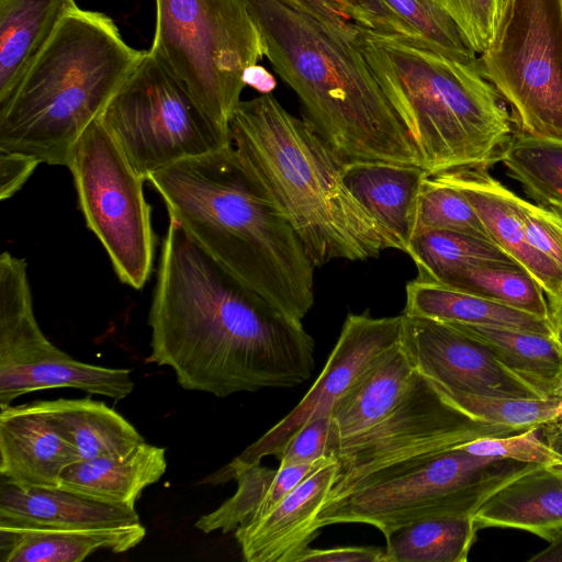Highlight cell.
Here are the masks:
<instances>
[{
	"instance_id": "6da1fadb",
	"label": "cell",
	"mask_w": 562,
	"mask_h": 562,
	"mask_svg": "<svg viewBox=\"0 0 562 562\" xmlns=\"http://www.w3.org/2000/svg\"><path fill=\"white\" fill-rule=\"evenodd\" d=\"M148 324L146 362L171 368L184 390L226 397L292 387L315 368L314 340L303 324L241 283L172 218Z\"/></svg>"
},
{
	"instance_id": "7a4b0ae2",
	"label": "cell",
	"mask_w": 562,
	"mask_h": 562,
	"mask_svg": "<svg viewBox=\"0 0 562 562\" xmlns=\"http://www.w3.org/2000/svg\"><path fill=\"white\" fill-rule=\"evenodd\" d=\"M169 218L241 283L302 323L314 304V265L232 145L151 173Z\"/></svg>"
},
{
	"instance_id": "3957f363",
	"label": "cell",
	"mask_w": 562,
	"mask_h": 562,
	"mask_svg": "<svg viewBox=\"0 0 562 562\" xmlns=\"http://www.w3.org/2000/svg\"><path fill=\"white\" fill-rule=\"evenodd\" d=\"M229 136L240 164L291 225L314 267L401 250L346 186V161L271 93L239 102Z\"/></svg>"
},
{
	"instance_id": "277c9868",
	"label": "cell",
	"mask_w": 562,
	"mask_h": 562,
	"mask_svg": "<svg viewBox=\"0 0 562 562\" xmlns=\"http://www.w3.org/2000/svg\"><path fill=\"white\" fill-rule=\"evenodd\" d=\"M276 72L345 160L422 167L417 148L375 80L352 23L339 26L279 0H243ZM423 168V167H422Z\"/></svg>"
},
{
	"instance_id": "5b68a950",
	"label": "cell",
	"mask_w": 562,
	"mask_h": 562,
	"mask_svg": "<svg viewBox=\"0 0 562 562\" xmlns=\"http://www.w3.org/2000/svg\"><path fill=\"white\" fill-rule=\"evenodd\" d=\"M357 43L429 176L488 169L514 125L479 64L353 24ZM479 60V59H477Z\"/></svg>"
},
{
	"instance_id": "8992f818",
	"label": "cell",
	"mask_w": 562,
	"mask_h": 562,
	"mask_svg": "<svg viewBox=\"0 0 562 562\" xmlns=\"http://www.w3.org/2000/svg\"><path fill=\"white\" fill-rule=\"evenodd\" d=\"M146 53L106 14L75 8L0 105V148L67 167L79 136Z\"/></svg>"
},
{
	"instance_id": "52a82bcc",
	"label": "cell",
	"mask_w": 562,
	"mask_h": 562,
	"mask_svg": "<svg viewBox=\"0 0 562 562\" xmlns=\"http://www.w3.org/2000/svg\"><path fill=\"white\" fill-rule=\"evenodd\" d=\"M149 52L224 130L245 88L244 70L265 56L243 0H155Z\"/></svg>"
},
{
	"instance_id": "ba28073f",
	"label": "cell",
	"mask_w": 562,
	"mask_h": 562,
	"mask_svg": "<svg viewBox=\"0 0 562 562\" xmlns=\"http://www.w3.org/2000/svg\"><path fill=\"white\" fill-rule=\"evenodd\" d=\"M535 465L481 457L458 447L326 502L316 524L319 529L333 524H368L386 537L422 519L473 515L488 495Z\"/></svg>"
},
{
	"instance_id": "9c48e42d",
	"label": "cell",
	"mask_w": 562,
	"mask_h": 562,
	"mask_svg": "<svg viewBox=\"0 0 562 562\" xmlns=\"http://www.w3.org/2000/svg\"><path fill=\"white\" fill-rule=\"evenodd\" d=\"M520 432L465 413L417 370L395 407L376 425L336 441L338 471L327 502L348 491L401 473L468 442Z\"/></svg>"
},
{
	"instance_id": "30bf717a",
	"label": "cell",
	"mask_w": 562,
	"mask_h": 562,
	"mask_svg": "<svg viewBox=\"0 0 562 562\" xmlns=\"http://www.w3.org/2000/svg\"><path fill=\"white\" fill-rule=\"evenodd\" d=\"M99 120L146 180L170 165L232 145L229 132L149 50Z\"/></svg>"
},
{
	"instance_id": "8fae6325",
	"label": "cell",
	"mask_w": 562,
	"mask_h": 562,
	"mask_svg": "<svg viewBox=\"0 0 562 562\" xmlns=\"http://www.w3.org/2000/svg\"><path fill=\"white\" fill-rule=\"evenodd\" d=\"M477 64L515 131L562 140V0H506Z\"/></svg>"
},
{
	"instance_id": "7c38bea8",
	"label": "cell",
	"mask_w": 562,
	"mask_h": 562,
	"mask_svg": "<svg viewBox=\"0 0 562 562\" xmlns=\"http://www.w3.org/2000/svg\"><path fill=\"white\" fill-rule=\"evenodd\" d=\"M79 207L105 249L119 279L140 290L154 263L156 237L145 178L95 119L79 136L68 159Z\"/></svg>"
},
{
	"instance_id": "4fadbf2b",
	"label": "cell",
	"mask_w": 562,
	"mask_h": 562,
	"mask_svg": "<svg viewBox=\"0 0 562 562\" xmlns=\"http://www.w3.org/2000/svg\"><path fill=\"white\" fill-rule=\"evenodd\" d=\"M403 316L372 317L349 314L321 374L280 422L205 482L221 484L268 456H279L291 437L308 420L330 415L335 403L392 348L401 344Z\"/></svg>"
},
{
	"instance_id": "5bb4252c",
	"label": "cell",
	"mask_w": 562,
	"mask_h": 562,
	"mask_svg": "<svg viewBox=\"0 0 562 562\" xmlns=\"http://www.w3.org/2000/svg\"><path fill=\"white\" fill-rule=\"evenodd\" d=\"M402 316L403 347L416 370L442 389L485 396L543 397L486 346L452 325Z\"/></svg>"
},
{
	"instance_id": "9a60e30c",
	"label": "cell",
	"mask_w": 562,
	"mask_h": 562,
	"mask_svg": "<svg viewBox=\"0 0 562 562\" xmlns=\"http://www.w3.org/2000/svg\"><path fill=\"white\" fill-rule=\"evenodd\" d=\"M334 457L261 517L238 526L234 536L247 562H295L319 528L316 520L337 476Z\"/></svg>"
},
{
	"instance_id": "2e32d148",
	"label": "cell",
	"mask_w": 562,
	"mask_h": 562,
	"mask_svg": "<svg viewBox=\"0 0 562 562\" xmlns=\"http://www.w3.org/2000/svg\"><path fill=\"white\" fill-rule=\"evenodd\" d=\"M0 409L1 479L20 487L59 486L63 471L81 459L43 402Z\"/></svg>"
},
{
	"instance_id": "e0dca14e",
	"label": "cell",
	"mask_w": 562,
	"mask_h": 562,
	"mask_svg": "<svg viewBox=\"0 0 562 562\" xmlns=\"http://www.w3.org/2000/svg\"><path fill=\"white\" fill-rule=\"evenodd\" d=\"M459 190L471 203L493 243L527 270L547 297L562 292V270L528 241L510 200V190L487 169L462 168L430 176Z\"/></svg>"
},
{
	"instance_id": "ac0fdd59",
	"label": "cell",
	"mask_w": 562,
	"mask_h": 562,
	"mask_svg": "<svg viewBox=\"0 0 562 562\" xmlns=\"http://www.w3.org/2000/svg\"><path fill=\"white\" fill-rule=\"evenodd\" d=\"M140 522L135 508L110 504L61 486L0 483V524L49 528H105Z\"/></svg>"
},
{
	"instance_id": "d6986e66",
	"label": "cell",
	"mask_w": 562,
	"mask_h": 562,
	"mask_svg": "<svg viewBox=\"0 0 562 562\" xmlns=\"http://www.w3.org/2000/svg\"><path fill=\"white\" fill-rule=\"evenodd\" d=\"M65 355L38 326L25 260L3 251L0 256V381L50 364Z\"/></svg>"
},
{
	"instance_id": "ffe728a7",
	"label": "cell",
	"mask_w": 562,
	"mask_h": 562,
	"mask_svg": "<svg viewBox=\"0 0 562 562\" xmlns=\"http://www.w3.org/2000/svg\"><path fill=\"white\" fill-rule=\"evenodd\" d=\"M479 528L529 531L548 542L562 531V465H535L488 495L473 514Z\"/></svg>"
},
{
	"instance_id": "44dd1931",
	"label": "cell",
	"mask_w": 562,
	"mask_h": 562,
	"mask_svg": "<svg viewBox=\"0 0 562 562\" xmlns=\"http://www.w3.org/2000/svg\"><path fill=\"white\" fill-rule=\"evenodd\" d=\"M428 172L386 161H346L344 180L353 196L406 252L415 234L418 199Z\"/></svg>"
},
{
	"instance_id": "7402d4cb",
	"label": "cell",
	"mask_w": 562,
	"mask_h": 562,
	"mask_svg": "<svg viewBox=\"0 0 562 562\" xmlns=\"http://www.w3.org/2000/svg\"><path fill=\"white\" fill-rule=\"evenodd\" d=\"M138 522L105 528H49L0 524L2 562H81L98 550L126 552L145 538Z\"/></svg>"
},
{
	"instance_id": "603a6c76",
	"label": "cell",
	"mask_w": 562,
	"mask_h": 562,
	"mask_svg": "<svg viewBox=\"0 0 562 562\" xmlns=\"http://www.w3.org/2000/svg\"><path fill=\"white\" fill-rule=\"evenodd\" d=\"M415 372L401 341L333 406L330 450L336 441L359 435L381 422L402 398Z\"/></svg>"
},
{
	"instance_id": "cb8c5ba5",
	"label": "cell",
	"mask_w": 562,
	"mask_h": 562,
	"mask_svg": "<svg viewBox=\"0 0 562 562\" xmlns=\"http://www.w3.org/2000/svg\"><path fill=\"white\" fill-rule=\"evenodd\" d=\"M166 470V449L145 441L122 458L99 457L70 464L63 471L59 486L135 508L143 490L159 481Z\"/></svg>"
},
{
	"instance_id": "d4e9b609",
	"label": "cell",
	"mask_w": 562,
	"mask_h": 562,
	"mask_svg": "<svg viewBox=\"0 0 562 562\" xmlns=\"http://www.w3.org/2000/svg\"><path fill=\"white\" fill-rule=\"evenodd\" d=\"M77 7L76 0H0V105Z\"/></svg>"
},
{
	"instance_id": "484cf974",
	"label": "cell",
	"mask_w": 562,
	"mask_h": 562,
	"mask_svg": "<svg viewBox=\"0 0 562 562\" xmlns=\"http://www.w3.org/2000/svg\"><path fill=\"white\" fill-rule=\"evenodd\" d=\"M403 313L443 323L506 327L551 336L546 318L417 277L406 285Z\"/></svg>"
},
{
	"instance_id": "4316f807",
	"label": "cell",
	"mask_w": 562,
	"mask_h": 562,
	"mask_svg": "<svg viewBox=\"0 0 562 562\" xmlns=\"http://www.w3.org/2000/svg\"><path fill=\"white\" fill-rule=\"evenodd\" d=\"M458 61L473 64L476 52L452 18L431 0H370V26Z\"/></svg>"
},
{
	"instance_id": "83f0119b",
	"label": "cell",
	"mask_w": 562,
	"mask_h": 562,
	"mask_svg": "<svg viewBox=\"0 0 562 562\" xmlns=\"http://www.w3.org/2000/svg\"><path fill=\"white\" fill-rule=\"evenodd\" d=\"M42 402L81 460L122 458L145 442L128 420L103 402L90 397Z\"/></svg>"
},
{
	"instance_id": "f1b7e54d",
	"label": "cell",
	"mask_w": 562,
	"mask_h": 562,
	"mask_svg": "<svg viewBox=\"0 0 562 562\" xmlns=\"http://www.w3.org/2000/svg\"><path fill=\"white\" fill-rule=\"evenodd\" d=\"M486 346L510 371L543 397H562V352L550 335L448 323Z\"/></svg>"
},
{
	"instance_id": "f546056e",
	"label": "cell",
	"mask_w": 562,
	"mask_h": 562,
	"mask_svg": "<svg viewBox=\"0 0 562 562\" xmlns=\"http://www.w3.org/2000/svg\"><path fill=\"white\" fill-rule=\"evenodd\" d=\"M479 527L470 514L435 516L389 533L386 562H465Z\"/></svg>"
},
{
	"instance_id": "4dcf8cb0",
	"label": "cell",
	"mask_w": 562,
	"mask_h": 562,
	"mask_svg": "<svg viewBox=\"0 0 562 562\" xmlns=\"http://www.w3.org/2000/svg\"><path fill=\"white\" fill-rule=\"evenodd\" d=\"M70 387L114 401L132 393L134 383L130 369L106 368L74 359L69 355L40 369L30 370L0 382V408L31 392Z\"/></svg>"
},
{
	"instance_id": "1f68e13d",
	"label": "cell",
	"mask_w": 562,
	"mask_h": 562,
	"mask_svg": "<svg viewBox=\"0 0 562 562\" xmlns=\"http://www.w3.org/2000/svg\"><path fill=\"white\" fill-rule=\"evenodd\" d=\"M406 254L417 267V278L438 282L468 267L519 266L490 240L448 231L415 234Z\"/></svg>"
},
{
	"instance_id": "d6a6232c",
	"label": "cell",
	"mask_w": 562,
	"mask_h": 562,
	"mask_svg": "<svg viewBox=\"0 0 562 562\" xmlns=\"http://www.w3.org/2000/svg\"><path fill=\"white\" fill-rule=\"evenodd\" d=\"M499 161L539 205L562 212V140L513 132Z\"/></svg>"
},
{
	"instance_id": "836d02e7",
	"label": "cell",
	"mask_w": 562,
	"mask_h": 562,
	"mask_svg": "<svg viewBox=\"0 0 562 562\" xmlns=\"http://www.w3.org/2000/svg\"><path fill=\"white\" fill-rule=\"evenodd\" d=\"M441 283L548 319V303L538 281L520 266L468 267Z\"/></svg>"
},
{
	"instance_id": "e575fe53",
	"label": "cell",
	"mask_w": 562,
	"mask_h": 562,
	"mask_svg": "<svg viewBox=\"0 0 562 562\" xmlns=\"http://www.w3.org/2000/svg\"><path fill=\"white\" fill-rule=\"evenodd\" d=\"M439 387L454 405L471 416L518 431L540 427L555 420L562 408V397L485 396Z\"/></svg>"
},
{
	"instance_id": "d590c367",
	"label": "cell",
	"mask_w": 562,
	"mask_h": 562,
	"mask_svg": "<svg viewBox=\"0 0 562 562\" xmlns=\"http://www.w3.org/2000/svg\"><path fill=\"white\" fill-rule=\"evenodd\" d=\"M426 231L456 232L493 243L468 199L456 188L430 176L422 186L415 224V234Z\"/></svg>"
},
{
	"instance_id": "8d00e7d4",
	"label": "cell",
	"mask_w": 562,
	"mask_h": 562,
	"mask_svg": "<svg viewBox=\"0 0 562 562\" xmlns=\"http://www.w3.org/2000/svg\"><path fill=\"white\" fill-rule=\"evenodd\" d=\"M277 470L259 464L236 472L232 480L237 481V491L215 510L203 515L195 527L205 532L221 530L223 533L235 529L248 520L265 498Z\"/></svg>"
},
{
	"instance_id": "74e56055",
	"label": "cell",
	"mask_w": 562,
	"mask_h": 562,
	"mask_svg": "<svg viewBox=\"0 0 562 562\" xmlns=\"http://www.w3.org/2000/svg\"><path fill=\"white\" fill-rule=\"evenodd\" d=\"M461 448L481 457L510 459L538 465H562V457L541 438L540 427L503 437L481 438Z\"/></svg>"
},
{
	"instance_id": "f35d334b",
	"label": "cell",
	"mask_w": 562,
	"mask_h": 562,
	"mask_svg": "<svg viewBox=\"0 0 562 562\" xmlns=\"http://www.w3.org/2000/svg\"><path fill=\"white\" fill-rule=\"evenodd\" d=\"M513 210L530 245L562 270V212L509 193Z\"/></svg>"
},
{
	"instance_id": "ab89813d",
	"label": "cell",
	"mask_w": 562,
	"mask_h": 562,
	"mask_svg": "<svg viewBox=\"0 0 562 562\" xmlns=\"http://www.w3.org/2000/svg\"><path fill=\"white\" fill-rule=\"evenodd\" d=\"M431 1L452 18L477 54L488 48L506 2V0Z\"/></svg>"
},
{
	"instance_id": "60d3db41",
	"label": "cell",
	"mask_w": 562,
	"mask_h": 562,
	"mask_svg": "<svg viewBox=\"0 0 562 562\" xmlns=\"http://www.w3.org/2000/svg\"><path fill=\"white\" fill-rule=\"evenodd\" d=\"M331 443V417L319 416L304 424L279 453L280 465L315 462L334 456Z\"/></svg>"
},
{
	"instance_id": "b9f144b4",
	"label": "cell",
	"mask_w": 562,
	"mask_h": 562,
	"mask_svg": "<svg viewBox=\"0 0 562 562\" xmlns=\"http://www.w3.org/2000/svg\"><path fill=\"white\" fill-rule=\"evenodd\" d=\"M335 456L322 458L315 462L299 463L292 465H279L277 474L262 502L251 517L246 520L257 519L268 513L282 501L290 492L300 485L307 476L329 462ZM240 526V525H239Z\"/></svg>"
},
{
	"instance_id": "7bdbcfd3",
	"label": "cell",
	"mask_w": 562,
	"mask_h": 562,
	"mask_svg": "<svg viewBox=\"0 0 562 562\" xmlns=\"http://www.w3.org/2000/svg\"><path fill=\"white\" fill-rule=\"evenodd\" d=\"M40 164L32 156L0 148V199L20 190Z\"/></svg>"
},
{
	"instance_id": "ee69618b",
	"label": "cell",
	"mask_w": 562,
	"mask_h": 562,
	"mask_svg": "<svg viewBox=\"0 0 562 562\" xmlns=\"http://www.w3.org/2000/svg\"><path fill=\"white\" fill-rule=\"evenodd\" d=\"M386 562L385 549L379 547L306 548L295 562Z\"/></svg>"
},
{
	"instance_id": "f6af8a7d",
	"label": "cell",
	"mask_w": 562,
	"mask_h": 562,
	"mask_svg": "<svg viewBox=\"0 0 562 562\" xmlns=\"http://www.w3.org/2000/svg\"><path fill=\"white\" fill-rule=\"evenodd\" d=\"M282 3L312 14L339 26H348L352 22L347 7L341 0H279Z\"/></svg>"
},
{
	"instance_id": "bcb514c9",
	"label": "cell",
	"mask_w": 562,
	"mask_h": 562,
	"mask_svg": "<svg viewBox=\"0 0 562 562\" xmlns=\"http://www.w3.org/2000/svg\"><path fill=\"white\" fill-rule=\"evenodd\" d=\"M243 81L261 94L271 93L277 87V80L263 66L255 64L248 66L243 74Z\"/></svg>"
},
{
	"instance_id": "7dc6e473",
	"label": "cell",
	"mask_w": 562,
	"mask_h": 562,
	"mask_svg": "<svg viewBox=\"0 0 562 562\" xmlns=\"http://www.w3.org/2000/svg\"><path fill=\"white\" fill-rule=\"evenodd\" d=\"M547 303L551 337L562 352V292L557 296L547 297Z\"/></svg>"
},
{
	"instance_id": "c3c4849f",
	"label": "cell",
	"mask_w": 562,
	"mask_h": 562,
	"mask_svg": "<svg viewBox=\"0 0 562 562\" xmlns=\"http://www.w3.org/2000/svg\"><path fill=\"white\" fill-rule=\"evenodd\" d=\"M355 24L368 27L370 23V0H341Z\"/></svg>"
},
{
	"instance_id": "681fc988",
	"label": "cell",
	"mask_w": 562,
	"mask_h": 562,
	"mask_svg": "<svg viewBox=\"0 0 562 562\" xmlns=\"http://www.w3.org/2000/svg\"><path fill=\"white\" fill-rule=\"evenodd\" d=\"M529 562H562V531L549 541V546L532 555Z\"/></svg>"
},
{
	"instance_id": "f907efd6",
	"label": "cell",
	"mask_w": 562,
	"mask_h": 562,
	"mask_svg": "<svg viewBox=\"0 0 562 562\" xmlns=\"http://www.w3.org/2000/svg\"><path fill=\"white\" fill-rule=\"evenodd\" d=\"M540 435L562 457V423L551 422L540 426Z\"/></svg>"
},
{
	"instance_id": "816d5d0a",
	"label": "cell",
	"mask_w": 562,
	"mask_h": 562,
	"mask_svg": "<svg viewBox=\"0 0 562 562\" xmlns=\"http://www.w3.org/2000/svg\"><path fill=\"white\" fill-rule=\"evenodd\" d=\"M553 422L562 423V408H561V411L559 413L558 418L555 420H553Z\"/></svg>"
}]
</instances>
